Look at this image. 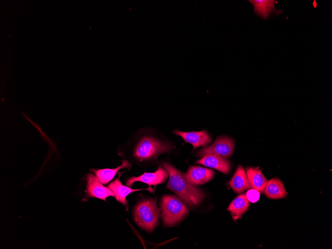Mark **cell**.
I'll list each match as a JSON object with an SVG mask.
<instances>
[{
	"instance_id": "6da1fadb",
	"label": "cell",
	"mask_w": 332,
	"mask_h": 249,
	"mask_svg": "<svg viewBox=\"0 0 332 249\" xmlns=\"http://www.w3.org/2000/svg\"><path fill=\"white\" fill-rule=\"evenodd\" d=\"M162 166L169 175L166 188L173 191L187 205L193 207L198 205L205 194L202 189L190 183L180 170L166 162Z\"/></svg>"
},
{
	"instance_id": "7a4b0ae2",
	"label": "cell",
	"mask_w": 332,
	"mask_h": 249,
	"mask_svg": "<svg viewBox=\"0 0 332 249\" xmlns=\"http://www.w3.org/2000/svg\"><path fill=\"white\" fill-rule=\"evenodd\" d=\"M160 210L156 199H149L139 202L134 210V219L137 225L148 232H152L157 226Z\"/></svg>"
},
{
	"instance_id": "3957f363",
	"label": "cell",
	"mask_w": 332,
	"mask_h": 249,
	"mask_svg": "<svg viewBox=\"0 0 332 249\" xmlns=\"http://www.w3.org/2000/svg\"><path fill=\"white\" fill-rule=\"evenodd\" d=\"M161 208L164 225H175L188 214V210L181 200L174 195H165L161 202Z\"/></svg>"
},
{
	"instance_id": "277c9868",
	"label": "cell",
	"mask_w": 332,
	"mask_h": 249,
	"mask_svg": "<svg viewBox=\"0 0 332 249\" xmlns=\"http://www.w3.org/2000/svg\"><path fill=\"white\" fill-rule=\"evenodd\" d=\"M171 146L169 143L161 141L151 136H145L135 148L133 156L140 161L155 159L159 155L169 153Z\"/></svg>"
},
{
	"instance_id": "5b68a950",
	"label": "cell",
	"mask_w": 332,
	"mask_h": 249,
	"mask_svg": "<svg viewBox=\"0 0 332 249\" xmlns=\"http://www.w3.org/2000/svg\"><path fill=\"white\" fill-rule=\"evenodd\" d=\"M234 151V140L227 136H220L211 145L199 150L196 156L202 158L206 155L214 154L227 159L233 155Z\"/></svg>"
},
{
	"instance_id": "8992f818",
	"label": "cell",
	"mask_w": 332,
	"mask_h": 249,
	"mask_svg": "<svg viewBox=\"0 0 332 249\" xmlns=\"http://www.w3.org/2000/svg\"><path fill=\"white\" fill-rule=\"evenodd\" d=\"M183 174L190 183L196 186L211 180L214 176L215 171L200 166H190Z\"/></svg>"
},
{
	"instance_id": "52a82bcc",
	"label": "cell",
	"mask_w": 332,
	"mask_h": 249,
	"mask_svg": "<svg viewBox=\"0 0 332 249\" xmlns=\"http://www.w3.org/2000/svg\"><path fill=\"white\" fill-rule=\"evenodd\" d=\"M168 176L167 171L162 167H159L158 169L154 172H145L139 176H134L129 178L126 181L128 186H131L136 181H141L149 185H156L164 183Z\"/></svg>"
},
{
	"instance_id": "ba28073f",
	"label": "cell",
	"mask_w": 332,
	"mask_h": 249,
	"mask_svg": "<svg viewBox=\"0 0 332 249\" xmlns=\"http://www.w3.org/2000/svg\"><path fill=\"white\" fill-rule=\"evenodd\" d=\"M86 180L87 194L89 196L104 201L108 196L115 197L113 192L108 187H104L97 177L92 174H88Z\"/></svg>"
},
{
	"instance_id": "9c48e42d",
	"label": "cell",
	"mask_w": 332,
	"mask_h": 249,
	"mask_svg": "<svg viewBox=\"0 0 332 249\" xmlns=\"http://www.w3.org/2000/svg\"><path fill=\"white\" fill-rule=\"evenodd\" d=\"M173 132L181 137L185 142L192 145L194 149L208 146L212 141L211 137L205 130L188 132L175 130Z\"/></svg>"
},
{
	"instance_id": "30bf717a",
	"label": "cell",
	"mask_w": 332,
	"mask_h": 249,
	"mask_svg": "<svg viewBox=\"0 0 332 249\" xmlns=\"http://www.w3.org/2000/svg\"><path fill=\"white\" fill-rule=\"evenodd\" d=\"M195 163L216 169L224 174H228L231 169V164L228 160L214 154L204 156Z\"/></svg>"
},
{
	"instance_id": "8fae6325",
	"label": "cell",
	"mask_w": 332,
	"mask_h": 249,
	"mask_svg": "<svg viewBox=\"0 0 332 249\" xmlns=\"http://www.w3.org/2000/svg\"><path fill=\"white\" fill-rule=\"evenodd\" d=\"M229 185L235 192L241 193L250 188L246 171L241 166H239L233 177L229 182Z\"/></svg>"
},
{
	"instance_id": "7c38bea8",
	"label": "cell",
	"mask_w": 332,
	"mask_h": 249,
	"mask_svg": "<svg viewBox=\"0 0 332 249\" xmlns=\"http://www.w3.org/2000/svg\"><path fill=\"white\" fill-rule=\"evenodd\" d=\"M250 188L254 189L260 193L264 192L267 180L257 167H248L246 168Z\"/></svg>"
},
{
	"instance_id": "4fadbf2b",
	"label": "cell",
	"mask_w": 332,
	"mask_h": 249,
	"mask_svg": "<svg viewBox=\"0 0 332 249\" xmlns=\"http://www.w3.org/2000/svg\"><path fill=\"white\" fill-rule=\"evenodd\" d=\"M264 192L265 195L270 199L283 198L287 195L283 182L276 177L267 181Z\"/></svg>"
},
{
	"instance_id": "5bb4252c",
	"label": "cell",
	"mask_w": 332,
	"mask_h": 249,
	"mask_svg": "<svg viewBox=\"0 0 332 249\" xmlns=\"http://www.w3.org/2000/svg\"><path fill=\"white\" fill-rule=\"evenodd\" d=\"M249 201L245 194H241L235 198L229 205L227 210L235 219L241 218L248 209Z\"/></svg>"
},
{
	"instance_id": "9a60e30c",
	"label": "cell",
	"mask_w": 332,
	"mask_h": 249,
	"mask_svg": "<svg viewBox=\"0 0 332 249\" xmlns=\"http://www.w3.org/2000/svg\"><path fill=\"white\" fill-rule=\"evenodd\" d=\"M115 194L116 200L125 205L128 203L126 200V196L130 193L142 189H133L130 187L124 186L119 180V177L111 182L107 186Z\"/></svg>"
},
{
	"instance_id": "2e32d148",
	"label": "cell",
	"mask_w": 332,
	"mask_h": 249,
	"mask_svg": "<svg viewBox=\"0 0 332 249\" xmlns=\"http://www.w3.org/2000/svg\"><path fill=\"white\" fill-rule=\"evenodd\" d=\"M249 1L253 6L254 12L264 19L267 18L272 12H278L275 9L274 0H250Z\"/></svg>"
},
{
	"instance_id": "e0dca14e",
	"label": "cell",
	"mask_w": 332,
	"mask_h": 249,
	"mask_svg": "<svg viewBox=\"0 0 332 249\" xmlns=\"http://www.w3.org/2000/svg\"><path fill=\"white\" fill-rule=\"evenodd\" d=\"M130 166L129 162L126 160L122 162L121 166L115 168H105L94 170L96 176L99 180L103 184H106L111 180L117 171L123 168L127 167Z\"/></svg>"
},
{
	"instance_id": "ac0fdd59",
	"label": "cell",
	"mask_w": 332,
	"mask_h": 249,
	"mask_svg": "<svg viewBox=\"0 0 332 249\" xmlns=\"http://www.w3.org/2000/svg\"><path fill=\"white\" fill-rule=\"evenodd\" d=\"M246 195L249 202L254 203L259 200L260 192L256 189L251 188L247 192Z\"/></svg>"
}]
</instances>
